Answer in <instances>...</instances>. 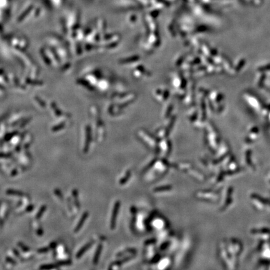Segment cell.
<instances>
[{
  "instance_id": "7a4b0ae2",
  "label": "cell",
  "mask_w": 270,
  "mask_h": 270,
  "mask_svg": "<svg viewBox=\"0 0 270 270\" xmlns=\"http://www.w3.org/2000/svg\"><path fill=\"white\" fill-rule=\"evenodd\" d=\"M121 206V202L120 201H116L114 203V207L113 209V212H112V215L111 218V222H110V228L111 229L113 230L116 228V220L118 215L119 209H120Z\"/></svg>"
},
{
  "instance_id": "30bf717a",
  "label": "cell",
  "mask_w": 270,
  "mask_h": 270,
  "mask_svg": "<svg viewBox=\"0 0 270 270\" xmlns=\"http://www.w3.org/2000/svg\"><path fill=\"white\" fill-rule=\"evenodd\" d=\"M169 263H170V261L168 259H163V260L160 263V268L163 269V268H166V266H168V265L169 264Z\"/></svg>"
},
{
  "instance_id": "7c38bea8",
  "label": "cell",
  "mask_w": 270,
  "mask_h": 270,
  "mask_svg": "<svg viewBox=\"0 0 270 270\" xmlns=\"http://www.w3.org/2000/svg\"><path fill=\"white\" fill-rule=\"evenodd\" d=\"M156 240L155 239H152V240H149L148 241H147L145 242V244L146 245H149V244H154L156 243Z\"/></svg>"
},
{
  "instance_id": "8992f818",
  "label": "cell",
  "mask_w": 270,
  "mask_h": 270,
  "mask_svg": "<svg viewBox=\"0 0 270 270\" xmlns=\"http://www.w3.org/2000/svg\"><path fill=\"white\" fill-rule=\"evenodd\" d=\"M88 215H89V214L88 212L84 213V214H83L82 217H81V220H79V223H78V224H77L76 228L75 229V232H76V233L78 232V231H79L80 230V229L81 228L82 226H83L84 223L86 222V219L88 218Z\"/></svg>"
},
{
  "instance_id": "6da1fadb",
  "label": "cell",
  "mask_w": 270,
  "mask_h": 270,
  "mask_svg": "<svg viewBox=\"0 0 270 270\" xmlns=\"http://www.w3.org/2000/svg\"><path fill=\"white\" fill-rule=\"evenodd\" d=\"M170 166L164 160H153L144 170V179L146 181H155L166 173Z\"/></svg>"
},
{
  "instance_id": "ba28073f",
  "label": "cell",
  "mask_w": 270,
  "mask_h": 270,
  "mask_svg": "<svg viewBox=\"0 0 270 270\" xmlns=\"http://www.w3.org/2000/svg\"><path fill=\"white\" fill-rule=\"evenodd\" d=\"M172 186L171 185H166V186H162V187H156L153 190V191L155 193H161V192H165L171 191L172 190Z\"/></svg>"
},
{
  "instance_id": "5b68a950",
  "label": "cell",
  "mask_w": 270,
  "mask_h": 270,
  "mask_svg": "<svg viewBox=\"0 0 270 270\" xmlns=\"http://www.w3.org/2000/svg\"><path fill=\"white\" fill-rule=\"evenodd\" d=\"M93 243H94L93 241L89 242L88 243H87L83 247H82V248L81 249V250L78 252V253H77L76 258H79L81 257L82 256L84 255V253H86V252L89 250V248H90L92 246V245L93 244Z\"/></svg>"
},
{
  "instance_id": "52a82bcc",
  "label": "cell",
  "mask_w": 270,
  "mask_h": 270,
  "mask_svg": "<svg viewBox=\"0 0 270 270\" xmlns=\"http://www.w3.org/2000/svg\"><path fill=\"white\" fill-rule=\"evenodd\" d=\"M103 250V245L102 244H99L97 248H96V251L94 253V256L93 258V263L94 264H96L99 261V258L101 253V251H102Z\"/></svg>"
},
{
  "instance_id": "8fae6325",
  "label": "cell",
  "mask_w": 270,
  "mask_h": 270,
  "mask_svg": "<svg viewBox=\"0 0 270 270\" xmlns=\"http://www.w3.org/2000/svg\"><path fill=\"white\" fill-rule=\"evenodd\" d=\"M169 244H170V243H169V242H168V241L164 242V243H163L162 245H161V246L160 249H161V250H164L166 248H168V246H169Z\"/></svg>"
},
{
  "instance_id": "3957f363",
  "label": "cell",
  "mask_w": 270,
  "mask_h": 270,
  "mask_svg": "<svg viewBox=\"0 0 270 270\" xmlns=\"http://www.w3.org/2000/svg\"><path fill=\"white\" fill-rule=\"evenodd\" d=\"M150 225L154 229L161 230L162 228H166V222L163 218H159V217H156V218L155 217L151 221Z\"/></svg>"
},
{
  "instance_id": "277c9868",
  "label": "cell",
  "mask_w": 270,
  "mask_h": 270,
  "mask_svg": "<svg viewBox=\"0 0 270 270\" xmlns=\"http://www.w3.org/2000/svg\"><path fill=\"white\" fill-rule=\"evenodd\" d=\"M136 254V250L134 248H128L123 251L118 253L116 255L118 258H123L130 255H135Z\"/></svg>"
},
{
  "instance_id": "9c48e42d",
  "label": "cell",
  "mask_w": 270,
  "mask_h": 270,
  "mask_svg": "<svg viewBox=\"0 0 270 270\" xmlns=\"http://www.w3.org/2000/svg\"><path fill=\"white\" fill-rule=\"evenodd\" d=\"M131 171H129V170L127 171V173H126V174L125 175V176L121 179V180L120 181V182H119V183H120V184H121V185L125 184V183H127V182L128 181L129 179L131 178Z\"/></svg>"
}]
</instances>
